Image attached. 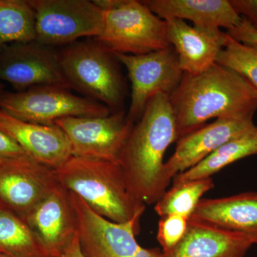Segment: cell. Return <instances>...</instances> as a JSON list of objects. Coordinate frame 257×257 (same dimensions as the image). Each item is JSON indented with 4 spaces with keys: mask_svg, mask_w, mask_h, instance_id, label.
I'll return each mask as SVG.
<instances>
[{
    "mask_svg": "<svg viewBox=\"0 0 257 257\" xmlns=\"http://www.w3.org/2000/svg\"><path fill=\"white\" fill-rule=\"evenodd\" d=\"M59 57L71 89L109 109L121 105L124 84L114 54L94 40L70 44L59 52Z\"/></svg>",
    "mask_w": 257,
    "mask_h": 257,
    "instance_id": "277c9868",
    "label": "cell"
},
{
    "mask_svg": "<svg viewBox=\"0 0 257 257\" xmlns=\"http://www.w3.org/2000/svg\"><path fill=\"white\" fill-rule=\"evenodd\" d=\"M0 257H8L7 256H5V255L2 254V253H0Z\"/></svg>",
    "mask_w": 257,
    "mask_h": 257,
    "instance_id": "1f68e13d",
    "label": "cell"
},
{
    "mask_svg": "<svg viewBox=\"0 0 257 257\" xmlns=\"http://www.w3.org/2000/svg\"><path fill=\"white\" fill-rule=\"evenodd\" d=\"M175 142L177 125L170 96L160 93L147 103L119 157L128 188L139 202L156 204L166 192L164 156Z\"/></svg>",
    "mask_w": 257,
    "mask_h": 257,
    "instance_id": "7a4b0ae2",
    "label": "cell"
},
{
    "mask_svg": "<svg viewBox=\"0 0 257 257\" xmlns=\"http://www.w3.org/2000/svg\"><path fill=\"white\" fill-rule=\"evenodd\" d=\"M35 15L36 40L52 47L100 35L104 12L89 0H30Z\"/></svg>",
    "mask_w": 257,
    "mask_h": 257,
    "instance_id": "52a82bcc",
    "label": "cell"
},
{
    "mask_svg": "<svg viewBox=\"0 0 257 257\" xmlns=\"http://www.w3.org/2000/svg\"><path fill=\"white\" fill-rule=\"evenodd\" d=\"M189 219L244 235L257 244V192L202 199Z\"/></svg>",
    "mask_w": 257,
    "mask_h": 257,
    "instance_id": "e0dca14e",
    "label": "cell"
},
{
    "mask_svg": "<svg viewBox=\"0 0 257 257\" xmlns=\"http://www.w3.org/2000/svg\"><path fill=\"white\" fill-rule=\"evenodd\" d=\"M256 127L253 116L219 118L179 139L175 152L165 163L166 184L169 186L176 175L197 165L230 140Z\"/></svg>",
    "mask_w": 257,
    "mask_h": 257,
    "instance_id": "5bb4252c",
    "label": "cell"
},
{
    "mask_svg": "<svg viewBox=\"0 0 257 257\" xmlns=\"http://www.w3.org/2000/svg\"><path fill=\"white\" fill-rule=\"evenodd\" d=\"M216 63L241 74L257 91V45L236 41L228 35Z\"/></svg>",
    "mask_w": 257,
    "mask_h": 257,
    "instance_id": "cb8c5ba5",
    "label": "cell"
},
{
    "mask_svg": "<svg viewBox=\"0 0 257 257\" xmlns=\"http://www.w3.org/2000/svg\"><path fill=\"white\" fill-rule=\"evenodd\" d=\"M0 253L8 257H50L26 221L2 207Z\"/></svg>",
    "mask_w": 257,
    "mask_h": 257,
    "instance_id": "44dd1931",
    "label": "cell"
},
{
    "mask_svg": "<svg viewBox=\"0 0 257 257\" xmlns=\"http://www.w3.org/2000/svg\"><path fill=\"white\" fill-rule=\"evenodd\" d=\"M64 257H85L81 249L79 236L74 240Z\"/></svg>",
    "mask_w": 257,
    "mask_h": 257,
    "instance_id": "f546056e",
    "label": "cell"
},
{
    "mask_svg": "<svg viewBox=\"0 0 257 257\" xmlns=\"http://www.w3.org/2000/svg\"><path fill=\"white\" fill-rule=\"evenodd\" d=\"M79 219V240L85 257H160V248L139 244L136 235L140 220L113 222L96 214L84 201L70 192Z\"/></svg>",
    "mask_w": 257,
    "mask_h": 257,
    "instance_id": "ba28073f",
    "label": "cell"
},
{
    "mask_svg": "<svg viewBox=\"0 0 257 257\" xmlns=\"http://www.w3.org/2000/svg\"><path fill=\"white\" fill-rule=\"evenodd\" d=\"M95 40L113 54L145 55L171 46L165 20L137 0L104 12L102 31Z\"/></svg>",
    "mask_w": 257,
    "mask_h": 257,
    "instance_id": "5b68a950",
    "label": "cell"
},
{
    "mask_svg": "<svg viewBox=\"0 0 257 257\" xmlns=\"http://www.w3.org/2000/svg\"><path fill=\"white\" fill-rule=\"evenodd\" d=\"M124 0H94V4L103 12L116 9L123 4Z\"/></svg>",
    "mask_w": 257,
    "mask_h": 257,
    "instance_id": "f1b7e54d",
    "label": "cell"
},
{
    "mask_svg": "<svg viewBox=\"0 0 257 257\" xmlns=\"http://www.w3.org/2000/svg\"><path fill=\"white\" fill-rule=\"evenodd\" d=\"M253 244L244 235L189 219L182 239L160 257H245Z\"/></svg>",
    "mask_w": 257,
    "mask_h": 257,
    "instance_id": "ac0fdd59",
    "label": "cell"
},
{
    "mask_svg": "<svg viewBox=\"0 0 257 257\" xmlns=\"http://www.w3.org/2000/svg\"><path fill=\"white\" fill-rule=\"evenodd\" d=\"M257 155V127L233 139L192 168L173 178V185L208 178L236 161Z\"/></svg>",
    "mask_w": 257,
    "mask_h": 257,
    "instance_id": "ffe728a7",
    "label": "cell"
},
{
    "mask_svg": "<svg viewBox=\"0 0 257 257\" xmlns=\"http://www.w3.org/2000/svg\"><path fill=\"white\" fill-rule=\"evenodd\" d=\"M58 183L55 170L30 157L0 166V207L25 219Z\"/></svg>",
    "mask_w": 257,
    "mask_h": 257,
    "instance_id": "4fadbf2b",
    "label": "cell"
},
{
    "mask_svg": "<svg viewBox=\"0 0 257 257\" xmlns=\"http://www.w3.org/2000/svg\"><path fill=\"white\" fill-rule=\"evenodd\" d=\"M241 18V23L237 26L226 32V33L236 41L257 45L256 30L244 18Z\"/></svg>",
    "mask_w": 257,
    "mask_h": 257,
    "instance_id": "83f0119b",
    "label": "cell"
},
{
    "mask_svg": "<svg viewBox=\"0 0 257 257\" xmlns=\"http://www.w3.org/2000/svg\"><path fill=\"white\" fill-rule=\"evenodd\" d=\"M177 141L209 119L251 116L257 111V91L241 74L214 63L202 73H184L170 95Z\"/></svg>",
    "mask_w": 257,
    "mask_h": 257,
    "instance_id": "6da1fadb",
    "label": "cell"
},
{
    "mask_svg": "<svg viewBox=\"0 0 257 257\" xmlns=\"http://www.w3.org/2000/svg\"><path fill=\"white\" fill-rule=\"evenodd\" d=\"M5 92L4 90V84H3L1 82H0V96L3 95V93Z\"/></svg>",
    "mask_w": 257,
    "mask_h": 257,
    "instance_id": "4dcf8cb0",
    "label": "cell"
},
{
    "mask_svg": "<svg viewBox=\"0 0 257 257\" xmlns=\"http://www.w3.org/2000/svg\"><path fill=\"white\" fill-rule=\"evenodd\" d=\"M115 58L127 69L132 84L128 119H139L148 101L160 93L171 95L183 77L178 56L171 45L145 55L114 53Z\"/></svg>",
    "mask_w": 257,
    "mask_h": 257,
    "instance_id": "9c48e42d",
    "label": "cell"
},
{
    "mask_svg": "<svg viewBox=\"0 0 257 257\" xmlns=\"http://www.w3.org/2000/svg\"><path fill=\"white\" fill-rule=\"evenodd\" d=\"M35 40V15L30 0H0V50Z\"/></svg>",
    "mask_w": 257,
    "mask_h": 257,
    "instance_id": "7402d4cb",
    "label": "cell"
},
{
    "mask_svg": "<svg viewBox=\"0 0 257 257\" xmlns=\"http://www.w3.org/2000/svg\"><path fill=\"white\" fill-rule=\"evenodd\" d=\"M55 124L65 134L72 157L119 163L121 152L135 123L124 112L104 116H70Z\"/></svg>",
    "mask_w": 257,
    "mask_h": 257,
    "instance_id": "30bf717a",
    "label": "cell"
},
{
    "mask_svg": "<svg viewBox=\"0 0 257 257\" xmlns=\"http://www.w3.org/2000/svg\"><path fill=\"white\" fill-rule=\"evenodd\" d=\"M55 173L64 188L113 222L140 220L146 208L130 192L116 162L72 157Z\"/></svg>",
    "mask_w": 257,
    "mask_h": 257,
    "instance_id": "3957f363",
    "label": "cell"
},
{
    "mask_svg": "<svg viewBox=\"0 0 257 257\" xmlns=\"http://www.w3.org/2000/svg\"><path fill=\"white\" fill-rule=\"evenodd\" d=\"M0 109L22 121L43 125H54L57 120L70 116L110 114V109L104 104L55 86L5 92L0 96Z\"/></svg>",
    "mask_w": 257,
    "mask_h": 257,
    "instance_id": "8992f818",
    "label": "cell"
},
{
    "mask_svg": "<svg viewBox=\"0 0 257 257\" xmlns=\"http://www.w3.org/2000/svg\"><path fill=\"white\" fill-rule=\"evenodd\" d=\"M214 187L211 177L172 185L157 201L155 210L160 217L179 215L189 219L202 196Z\"/></svg>",
    "mask_w": 257,
    "mask_h": 257,
    "instance_id": "603a6c76",
    "label": "cell"
},
{
    "mask_svg": "<svg viewBox=\"0 0 257 257\" xmlns=\"http://www.w3.org/2000/svg\"><path fill=\"white\" fill-rule=\"evenodd\" d=\"M28 156L18 144L0 131V166L10 161Z\"/></svg>",
    "mask_w": 257,
    "mask_h": 257,
    "instance_id": "484cf974",
    "label": "cell"
},
{
    "mask_svg": "<svg viewBox=\"0 0 257 257\" xmlns=\"http://www.w3.org/2000/svg\"><path fill=\"white\" fill-rule=\"evenodd\" d=\"M235 11L257 31V0H230Z\"/></svg>",
    "mask_w": 257,
    "mask_h": 257,
    "instance_id": "4316f807",
    "label": "cell"
},
{
    "mask_svg": "<svg viewBox=\"0 0 257 257\" xmlns=\"http://www.w3.org/2000/svg\"><path fill=\"white\" fill-rule=\"evenodd\" d=\"M154 14L164 20H189L195 26L224 28L227 31L237 26L241 17L230 0H145Z\"/></svg>",
    "mask_w": 257,
    "mask_h": 257,
    "instance_id": "d6986e66",
    "label": "cell"
},
{
    "mask_svg": "<svg viewBox=\"0 0 257 257\" xmlns=\"http://www.w3.org/2000/svg\"><path fill=\"white\" fill-rule=\"evenodd\" d=\"M0 131L32 160L52 170H58L72 157L68 139L57 125L27 122L0 109Z\"/></svg>",
    "mask_w": 257,
    "mask_h": 257,
    "instance_id": "9a60e30c",
    "label": "cell"
},
{
    "mask_svg": "<svg viewBox=\"0 0 257 257\" xmlns=\"http://www.w3.org/2000/svg\"><path fill=\"white\" fill-rule=\"evenodd\" d=\"M189 219L179 215H169L161 217L158 224L157 240L167 251L179 242L185 234Z\"/></svg>",
    "mask_w": 257,
    "mask_h": 257,
    "instance_id": "d4e9b609",
    "label": "cell"
},
{
    "mask_svg": "<svg viewBox=\"0 0 257 257\" xmlns=\"http://www.w3.org/2000/svg\"><path fill=\"white\" fill-rule=\"evenodd\" d=\"M167 37L178 56L184 73L199 74L216 63L227 41L221 29L189 25L184 20H165Z\"/></svg>",
    "mask_w": 257,
    "mask_h": 257,
    "instance_id": "2e32d148",
    "label": "cell"
},
{
    "mask_svg": "<svg viewBox=\"0 0 257 257\" xmlns=\"http://www.w3.org/2000/svg\"><path fill=\"white\" fill-rule=\"evenodd\" d=\"M0 82H8L17 92L42 86L71 89L59 52L37 41L13 43L0 50Z\"/></svg>",
    "mask_w": 257,
    "mask_h": 257,
    "instance_id": "8fae6325",
    "label": "cell"
},
{
    "mask_svg": "<svg viewBox=\"0 0 257 257\" xmlns=\"http://www.w3.org/2000/svg\"><path fill=\"white\" fill-rule=\"evenodd\" d=\"M24 220L50 257H64L79 236V219L70 192L60 183L50 189Z\"/></svg>",
    "mask_w": 257,
    "mask_h": 257,
    "instance_id": "7c38bea8",
    "label": "cell"
}]
</instances>
